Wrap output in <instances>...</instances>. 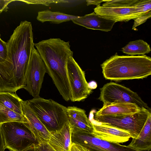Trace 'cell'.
Masks as SVG:
<instances>
[{
  "label": "cell",
  "mask_w": 151,
  "mask_h": 151,
  "mask_svg": "<svg viewBox=\"0 0 151 151\" xmlns=\"http://www.w3.org/2000/svg\"><path fill=\"white\" fill-rule=\"evenodd\" d=\"M28 100L37 118L50 132L60 130L68 121L67 107L54 100L40 96Z\"/></svg>",
  "instance_id": "277c9868"
},
{
  "label": "cell",
  "mask_w": 151,
  "mask_h": 151,
  "mask_svg": "<svg viewBox=\"0 0 151 151\" xmlns=\"http://www.w3.org/2000/svg\"><path fill=\"white\" fill-rule=\"evenodd\" d=\"M31 22L22 21L6 42L8 60L12 65L15 82L19 89L26 85L27 72L34 46Z\"/></svg>",
  "instance_id": "6da1fadb"
},
{
  "label": "cell",
  "mask_w": 151,
  "mask_h": 151,
  "mask_svg": "<svg viewBox=\"0 0 151 151\" xmlns=\"http://www.w3.org/2000/svg\"><path fill=\"white\" fill-rule=\"evenodd\" d=\"M22 100L16 93L0 92V104L21 115H23L22 108Z\"/></svg>",
  "instance_id": "ffe728a7"
},
{
  "label": "cell",
  "mask_w": 151,
  "mask_h": 151,
  "mask_svg": "<svg viewBox=\"0 0 151 151\" xmlns=\"http://www.w3.org/2000/svg\"><path fill=\"white\" fill-rule=\"evenodd\" d=\"M12 122L28 123L24 115L18 114L0 104V124Z\"/></svg>",
  "instance_id": "603a6c76"
},
{
  "label": "cell",
  "mask_w": 151,
  "mask_h": 151,
  "mask_svg": "<svg viewBox=\"0 0 151 151\" xmlns=\"http://www.w3.org/2000/svg\"><path fill=\"white\" fill-rule=\"evenodd\" d=\"M137 0H105L102 6L105 7L117 6H132L135 5Z\"/></svg>",
  "instance_id": "cb8c5ba5"
},
{
  "label": "cell",
  "mask_w": 151,
  "mask_h": 151,
  "mask_svg": "<svg viewBox=\"0 0 151 151\" xmlns=\"http://www.w3.org/2000/svg\"><path fill=\"white\" fill-rule=\"evenodd\" d=\"M46 70L38 51L33 48L28 67L26 85L24 88L34 98L39 97Z\"/></svg>",
  "instance_id": "9c48e42d"
},
{
  "label": "cell",
  "mask_w": 151,
  "mask_h": 151,
  "mask_svg": "<svg viewBox=\"0 0 151 151\" xmlns=\"http://www.w3.org/2000/svg\"><path fill=\"white\" fill-rule=\"evenodd\" d=\"M23 115L27 119V125L38 143H47L51 133L37 118L29 106L28 100L22 102Z\"/></svg>",
  "instance_id": "7c38bea8"
},
{
  "label": "cell",
  "mask_w": 151,
  "mask_h": 151,
  "mask_svg": "<svg viewBox=\"0 0 151 151\" xmlns=\"http://www.w3.org/2000/svg\"><path fill=\"white\" fill-rule=\"evenodd\" d=\"M36 144H33L22 151H38L36 148Z\"/></svg>",
  "instance_id": "1f68e13d"
},
{
  "label": "cell",
  "mask_w": 151,
  "mask_h": 151,
  "mask_svg": "<svg viewBox=\"0 0 151 151\" xmlns=\"http://www.w3.org/2000/svg\"><path fill=\"white\" fill-rule=\"evenodd\" d=\"M136 3L132 6L105 7L99 5L94 9V12L103 18L115 22H128L131 19L134 20L140 17Z\"/></svg>",
  "instance_id": "8fae6325"
},
{
  "label": "cell",
  "mask_w": 151,
  "mask_h": 151,
  "mask_svg": "<svg viewBox=\"0 0 151 151\" xmlns=\"http://www.w3.org/2000/svg\"><path fill=\"white\" fill-rule=\"evenodd\" d=\"M5 149L0 124V151H5Z\"/></svg>",
  "instance_id": "f546056e"
},
{
  "label": "cell",
  "mask_w": 151,
  "mask_h": 151,
  "mask_svg": "<svg viewBox=\"0 0 151 151\" xmlns=\"http://www.w3.org/2000/svg\"><path fill=\"white\" fill-rule=\"evenodd\" d=\"M141 109L134 104L116 102L103 104L102 107L95 113L94 116L132 114L139 112Z\"/></svg>",
  "instance_id": "e0dca14e"
},
{
  "label": "cell",
  "mask_w": 151,
  "mask_h": 151,
  "mask_svg": "<svg viewBox=\"0 0 151 151\" xmlns=\"http://www.w3.org/2000/svg\"><path fill=\"white\" fill-rule=\"evenodd\" d=\"M7 58V48L6 42L2 40L0 38V62H4Z\"/></svg>",
  "instance_id": "484cf974"
},
{
  "label": "cell",
  "mask_w": 151,
  "mask_h": 151,
  "mask_svg": "<svg viewBox=\"0 0 151 151\" xmlns=\"http://www.w3.org/2000/svg\"><path fill=\"white\" fill-rule=\"evenodd\" d=\"M57 88H64L69 85L67 65L69 58L73 56L69 42L60 38H50L34 44Z\"/></svg>",
  "instance_id": "7a4b0ae2"
},
{
  "label": "cell",
  "mask_w": 151,
  "mask_h": 151,
  "mask_svg": "<svg viewBox=\"0 0 151 151\" xmlns=\"http://www.w3.org/2000/svg\"><path fill=\"white\" fill-rule=\"evenodd\" d=\"M72 132L68 121L60 130L51 132L47 143L56 151H70Z\"/></svg>",
  "instance_id": "2e32d148"
},
{
  "label": "cell",
  "mask_w": 151,
  "mask_h": 151,
  "mask_svg": "<svg viewBox=\"0 0 151 151\" xmlns=\"http://www.w3.org/2000/svg\"><path fill=\"white\" fill-rule=\"evenodd\" d=\"M129 147L143 151L151 150V114L150 112L143 128L137 138H132Z\"/></svg>",
  "instance_id": "ac0fdd59"
},
{
  "label": "cell",
  "mask_w": 151,
  "mask_h": 151,
  "mask_svg": "<svg viewBox=\"0 0 151 151\" xmlns=\"http://www.w3.org/2000/svg\"><path fill=\"white\" fill-rule=\"evenodd\" d=\"M67 69L70 85L72 102L80 101L85 100L92 92L86 81L85 73L73 58L68 60Z\"/></svg>",
  "instance_id": "ba28073f"
},
{
  "label": "cell",
  "mask_w": 151,
  "mask_h": 151,
  "mask_svg": "<svg viewBox=\"0 0 151 151\" xmlns=\"http://www.w3.org/2000/svg\"><path fill=\"white\" fill-rule=\"evenodd\" d=\"M71 142L90 151H143L119 144L110 142L98 138L85 132H72Z\"/></svg>",
  "instance_id": "30bf717a"
},
{
  "label": "cell",
  "mask_w": 151,
  "mask_h": 151,
  "mask_svg": "<svg viewBox=\"0 0 151 151\" xmlns=\"http://www.w3.org/2000/svg\"><path fill=\"white\" fill-rule=\"evenodd\" d=\"M70 151H90L82 146L72 143Z\"/></svg>",
  "instance_id": "f1b7e54d"
},
{
  "label": "cell",
  "mask_w": 151,
  "mask_h": 151,
  "mask_svg": "<svg viewBox=\"0 0 151 151\" xmlns=\"http://www.w3.org/2000/svg\"><path fill=\"white\" fill-rule=\"evenodd\" d=\"M72 21L75 24L87 29L106 32L110 31L116 23L100 16L94 12L83 16H79Z\"/></svg>",
  "instance_id": "9a60e30c"
},
{
  "label": "cell",
  "mask_w": 151,
  "mask_h": 151,
  "mask_svg": "<svg viewBox=\"0 0 151 151\" xmlns=\"http://www.w3.org/2000/svg\"><path fill=\"white\" fill-rule=\"evenodd\" d=\"M12 72L9 62L7 60L0 62V92L12 93Z\"/></svg>",
  "instance_id": "44dd1931"
},
{
  "label": "cell",
  "mask_w": 151,
  "mask_h": 151,
  "mask_svg": "<svg viewBox=\"0 0 151 151\" xmlns=\"http://www.w3.org/2000/svg\"><path fill=\"white\" fill-rule=\"evenodd\" d=\"M92 122L93 131L92 134L95 137L110 142L123 143L131 138L127 131L105 124Z\"/></svg>",
  "instance_id": "4fadbf2b"
},
{
  "label": "cell",
  "mask_w": 151,
  "mask_h": 151,
  "mask_svg": "<svg viewBox=\"0 0 151 151\" xmlns=\"http://www.w3.org/2000/svg\"><path fill=\"white\" fill-rule=\"evenodd\" d=\"M150 110L144 108L135 114L123 115L94 116V120L128 131L132 138H137L144 125Z\"/></svg>",
  "instance_id": "8992f818"
},
{
  "label": "cell",
  "mask_w": 151,
  "mask_h": 151,
  "mask_svg": "<svg viewBox=\"0 0 151 151\" xmlns=\"http://www.w3.org/2000/svg\"><path fill=\"white\" fill-rule=\"evenodd\" d=\"M124 53L134 56L136 55H144L151 51L150 45L142 40H139L129 42L122 48Z\"/></svg>",
  "instance_id": "7402d4cb"
},
{
  "label": "cell",
  "mask_w": 151,
  "mask_h": 151,
  "mask_svg": "<svg viewBox=\"0 0 151 151\" xmlns=\"http://www.w3.org/2000/svg\"><path fill=\"white\" fill-rule=\"evenodd\" d=\"M67 115L68 122L73 131L92 133V124L84 109L74 106H69L67 107Z\"/></svg>",
  "instance_id": "5bb4252c"
},
{
  "label": "cell",
  "mask_w": 151,
  "mask_h": 151,
  "mask_svg": "<svg viewBox=\"0 0 151 151\" xmlns=\"http://www.w3.org/2000/svg\"><path fill=\"white\" fill-rule=\"evenodd\" d=\"M36 147L38 151H56L47 143H38L36 145Z\"/></svg>",
  "instance_id": "4316f807"
},
{
  "label": "cell",
  "mask_w": 151,
  "mask_h": 151,
  "mask_svg": "<svg viewBox=\"0 0 151 151\" xmlns=\"http://www.w3.org/2000/svg\"><path fill=\"white\" fill-rule=\"evenodd\" d=\"M87 2L86 5L87 6H89L91 5H95L97 6L100 5V4L102 2H104L105 0H88L86 1Z\"/></svg>",
  "instance_id": "4dcf8cb0"
},
{
  "label": "cell",
  "mask_w": 151,
  "mask_h": 151,
  "mask_svg": "<svg viewBox=\"0 0 151 151\" xmlns=\"http://www.w3.org/2000/svg\"><path fill=\"white\" fill-rule=\"evenodd\" d=\"M79 16L66 14L59 12H52L48 10L38 12L37 20L42 23L50 22L55 24L72 21Z\"/></svg>",
  "instance_id": "d6986e66"
},
{
  "label": "cell",
  "mask_w": 151,
  "mask_h": 151,
  "mask_svg": "<svg viewBox=\"0 0 151 151\" xmlns=\"http://www.w3.org/2000/svg\"><path fill=\"white\" fill-rule=\"evenodd\" d=\"M101 66L104 77L110 80L142 79L151 74V58L145 55H119L116 53Z\"/></svg>",
  "instance_id": "3957f363"
},
{
  "label": "cell",
  "mask_w": 151,
  "mask_h": 151,
  "mask_svg": "<svg viewBox=\"0 0 151 151\" xmlns=\"http://www.w3.org/2000/svg\"></svg>",
  "instance_id": "836d02e7"
},
{
  "label": "cell",
  "mask_w": 151,
  "mask_h": 151,
  "mask_svg": "<svg viewBox=\"0 0 151 151\" xmlns=\"http://www.w3.org/2000/svg\"><path fill=\"white\" fill-rule=\"evenodd\" d=\"M6 149L22 151L38 143L29 128L27 123L12 122L0 124Z\"/></svg>",
  "instance_id": "5b68a950"
},
{
  "label": "cell",
  "mask_w": 151,
  "mask_h": 151,
  "mask_svg": "<svg viewBox=\"0 0 151 151\" xmlns=\"http://www.w3.org/2000/svg\"><path fill=\"white\" fill-rule=\"evenodd\" d=\"M14 0H0V14L3 11L6 12L8 9V5Z\"/></svg>",
  "instance_id": "83f0119b"
},
{
  "label": "cell",
  "mask_w": 151,
  "mask_h": 151,
  "mask_svg": "<svg viewBox=\"0 0 151 151\" xmlns=\"http://www.w3.org/2000/svg\"><path fill=\"white\" fill-rule=\"evenodd\" d=\"M17 1L24 2L28 4H41L46 6H48L50 4H57L60 3H67L68 1H67L63 0H17Z\"/></svg>",
  "instance_id": "d4e9b609"
},
{
  "label": "cell",
  "mask_w": 151,
  "mask_h": 151,
  "mask_svg": "<svg viewBox=\"0 0 151 151\" xmlns=\"http://www.w3.org/2000/svg\"><path fill=\"white\" fill-rule=\"evenodd\" d=\"M88 86L89 88L91 89H95L97 85L96 83L94 81H91L88 83Z\"/></svg>",
  "instance_id": "d6a6232c"
},
{
  "label": "cell",
  "mask_w": 151,
  "mask_h": 151,
  "mask_svg": "<svg viewBox=\"0 0 151 151\" xmlns=\"http://www.w3.org/2000/svg\"><path fill=\"white\" fill-rule=\"evenodd\" d=\"M100 90L99 99L104 104L116 102L131 103L141 108H144L150 110L147 104L136 93L121 85L110 82L105 84Z\"/></svg>",
  "instance_id": "52a82bcc"
}]
</instances>
